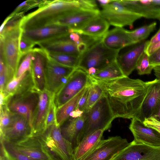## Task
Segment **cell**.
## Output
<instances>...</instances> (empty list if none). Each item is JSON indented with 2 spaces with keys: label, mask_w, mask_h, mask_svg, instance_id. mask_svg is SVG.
<instances>
[{
  "label": "cell",
  "mask_w": 160,
  "mask_h": 160,
  "mask_svg": "<svg viewBox=\"0 0 160 160\" xmlns=\"http://www.w3.org/2000/svg\"><path fill=\"white\" fill-rule=\"evenodd\" d=\"M89 77L91 82L98 84L102 89L115 118L129 119L136 117L157 79L144 81L125 76L103 80Z\"/></svg>",
  "instance_id": "1"
},
{
  "label": "cell",
  "mask_w": 160,
  "mask_h": 160,
  "mask_svg": "<svg viewBox=\"0 0 160 160\" xmlns=\"http://www.w3.org/2000/svg\"><path fill=\"white\" fill-rule=\"evenodd\" d=\"M97 8L95 0H46L37 10L22 16L20 27L22 30L42 27L77 10Z\"/></svg>",
  "instance_id": "2"
},
{
  "label": "cell",
  "mask_w": 160,
  "mask_h": 160,
  "mask_svg": "<svg viewBox=\"0 0 160 160\" xmlns=\"http://www.w3.org/2000/svg\"><path fill=\"white\" fill-rule=\"evenodd\" d=\"M22 18L16 16L11 19L0 33V50L3 52L6 65L15 74L22 58L19 48L22 31L20 26Z\"/></svg>",
  "instance_id": "3"
},
{
  "label": "cell",
  "mask_w": 160,
  "mask_h": 160,
  "mask_svg": "<svg viewBox=\"0 0 160 160\" xmlns=\"http://www.w3.org/2000/svg\"><path fill=\"white\" fill-rule=\"evenodd\" d=\"M52 160H73L72 144L62 135L60 127L53 124L42 134L36 135Z\"/></svg>",
  "instance_id": "4"
},
{
  "label": "cell",
  "mask_w": 160,
  "mask_h": 160,
  "mask_svg": "<svg viewBox=\"0 0 160 160\" xmlns=\"http://www.w3.org/2000/svg\"><path fill=\"white\" fill-rule=\"evenodd\" d=\"M119 51L107 47L102 39L81 55L78 68L86 72L92 68L98 71L115 61Z\"/></svg>",
  "instance_id": "5"
},
{
  "label": "cell",
  "mask_w": 160,
  "mask_h": 160,
  "mask_svg": "<svg viewBox=\"0 0 160 160\" xmlns=\"http://www.w3.org/2000/svg\"><path fill=\"white\" fill-rule=\"evenodd\" d=\"M115 118L108 99L103 94L87 113L82 138L96 131L109 129Z\"/></svg>",
  "instance_id": "6"
},
{
  "label": "cell",
  "mask_w": 160,
  "mask_h": 160,
  "mask_svg": "<svg viewBox=\"0 0 160 160\" xmlns=\"http://www.w3.org/2000/svg\"><path fill=\"white\" fill-rule=\"evenodd\" d=\"M39 93L40 92L34 88L22 94L7 97L4 104L12 113L25 117L32 127L39 102Z\"/></svg>",
  "instance_id": "7"
},
{
  "label": "cell",
  "mask_w": 160,
  "mask_h": 160,
  "mask_svg": "<svg viewBox=\"0 0 160 160\" xmlns=\"http://www.w3.org/2000/svg\"><path fill=\"white\" fill-rule=\"evenodd\" d=\"M100 15L110 25L116 27L128 26L133 28L134 22L143 18L141 14L132 11L125 6L120 0H112L108 4L102 7Z\"/></svg>",
  "instance_id": "8"
},
{
  "label": "cell",
  "mask_w": 160,
  "mask_h": 160,
  "mask_svg": "<svg viewBox=\"0 0 160 160\" xmlns=\"http://www.w3.org/2000/svg\"><path fill=\"white\" fill-rule=\"evenodd\" d=\"M90 82L89 76L85 71L78 68H76L67 82L54 94L56 108L73 98Z\"/></svg>",
  "instance_id": "9"
},
{
  "label": "cell",
  "mask_w": 160,
  "mask_h": 160,
  "mask_svg": "<svg viewBox=\"0 0 160 160\" xmlns=\"http://www.w3.org/2000/svg\"><path fill=\"white\" fill-rule=\"evenodd\" d=\"M130 144L126 139L120 136L109 137L101 140L95 148L81 160H111Z\"/></svg>",
  "instance_id": "10"
},
{
  "label": "cell",
  "mask_w": 160,
  "mask_h": 160,
  "mask_svg": "<svg viewBox=\"0 0 160 160\" xmlns=\"http://www.w3.org/2000/svg\"><path fill=\"white\" fill-rule=\"evenodd\" d=\"M75 69L60 64L48 56L45 69L46 89L56 94L67 82Z\"/></svg>",
  "instance_id": "11"
},
{
  "label": "cell",
  "mask_w": 160,
  "mask_h": 160,
  "mask_svg": "<svg viewBox=\"0 0 160 160\" xmlns=\"http://www.w3.org/2000/svg\"><path fill=\"white\" fill-rule=\"evenodd\" d=\"M111 160H160V146H152L132 141Z\"/></svg>",
  "instance_id": "12"
},
{
  "label": "cell",
  "mask_w": 160,
  "mask_h": 160,
  "mask_svg": "<svg viewBox=\"0 0 160 160\" xmlns=\"http://www.w3.org/2000/svg\"><path fill=\"white\" fill-rule=\"evenodd\" d=\"M33 136L32 127L22 116L13 114L9 126L0 134V137L12 144L21 142Z\"/></svg>",
  "instance_id": "13"
},
{
  "label": "cell",
  "mask_w": 160,
  "mask_h": 160,
  "mask_svg": "<svg viewBox=\"0 0 160 160\" xmlns=\"http://www.w3.org/2000/svg\"><path fill=\"white\" fill-rule=\"evenodd\" d=\"M100 14V11L98 8L79 9L65 15L47 26H64L71 28L79 29L89 21Z\"/></svg>",
  "instance_id": "14"
},
{
  "label": "cell",
  "mask_w": 160,
  "mask_h": 160,
  "mask_svg": "<svg viewBox=\"0 0 160 160\" xmlns=\"http://www.w3.org/2000/svg\"><path fill=\"white\" fill-rule=\"evenodd\" d=\"M87 113L77 117H69L59 127L62 135L72 144L74 150L82 139Z\"/></svg>",
  "instance_id": "15"
},
{
  "label": "cell",
  "mask_w": 160,
  "mask_h": 160,
  "mask_svg": "<svg viewBox=\"0 0 160 160\" xmlns=\"http://www.w3.org/2000/svg\"><path fill=\"white\" fill-rule=\"evenodd\" d=\"M68 34L55 37L37 44L47 53L67 54L80 57L81 54L78 47L69 39Z\"/></svg>",
  "instance_id": "16"
},
{
  "label": "cell",
  "mask_w": 160,
  "mask_h": 160,
  "mask_svg": "<svg viewBox=\"0 0 160 160\" xmlns=\"http://www.w3.org/2000/svg\"><path fill=\"white\" fill-rule=\"evenodd\" d=\"M129 129L133 135L134 142L152 146H160V134L154 129L146 126L137 118L131 119Z\"/></svg>",
  "instance_id": "17"
},
{
  "label": "cell",
  "mask_w": 160,
  "mask_h": 160,
  "mask_svg": "<svg viewBox=\"0 0 160 160\" xmlns=\"http://www.w3.org/2000/svg\"><path fill=\"white\" fill-rule=\"evenodd\" d=\"M148 41H143L124 52H119L116 61L125 76L136 69L139 60L145 52Z\"/></svg>",
  "instance_id": "18"
},
{
  "label": "cell",
  "mask_w": 160,
  "mask_h": 160,
  "mask_svg": "<svg viewBox=\"0 0 160 160\" xmlns=\"http://www.w3.org/2000/svg\"><path fill=\"white\" fill-rule=\"evenodd\" d=\"M31 73L36 89L40 92L46 89L45 69L48 56L40 48H34Z\"/></svg>",
  "instance_id": "19"
},
{
  "label": "cell",
  "mask_w": 160,
  "mask_h": 160,
  "mask_svg": "<svg viewBox=\"0 0 160 160\" xmlns=\"http://www.w3.org/2000/svg\"><path fill=\"white\" fill-rule=\"evenodd\" d=\"M54 95L46 89L40 92L39 102L32 126L33 135H39L44 132L47 114Z\"/></svg>",
  "instance_id": "20"
},
{
  "label": "cell",
  "mask_w": 160,
  "mask_h": 160,
  "mask_svg": "<svg viewBox=\"0 0 160 160\" xmlns=\"http://www.w3.org/2000/svg\"><path fill=\"white\" fill-rule=\"evenodd\" d=\"M66 26L51 25L38 28L22 30V35L37 44L55 37L66 34L71 31Z\"/></svg>",
  "instance_id": "21"
},
{
  "label": "cell",
  "mask_w": 160,
  "mask_h": 160,
  "mask_svg": "<svg viewBox=\"0 0 160 160\" xmlns=\"http://www.w3.org/2000/svg\"><path fill=\"white\" fill-rule=\"evenodd\" d=\"M102 41L107 47L116 50L137 44L131 38L128 30L120 27L108 31L103 37Z\"/></svg>",
  "instance_id": "22"
},
{
  "label": "cell",
  "mask_w": 160,
  "mask_h": 160,
  "mask_svg": "<svg viewBox=\"0 0 160 160\" xmlns=\"http://www.w3.org/2000/svg\"><path fill=\"white\" fill-rule=\"evenodd\" d=\"M13 145L21 153L32 159L52 160L44 151L37 136L33 135L21 142Z\"/></svg>",
  "instance_id": "23"
},
{
  "label": "cell",
  "mask_w": 160,
  "mask_h": 160,
  "mask_svg": "<svg viewBox=\"0 0 160 160\" xmlns=\"http://www.w3.org/2000/svg\"><path fill=\"white\" fill-rule=\"evenodd\" d=\"M156 79L151 87L140 110L134 118L142 122L145 118L153 116L160 102V80Z\"/></svg>",
  "instance_id": "24"
},
{
  "label": "cell",
  "mask_w": 160,
  "mask_h": 160,
  "mask_svg": "<svg viewBox=\"0 0 160 160\" xmlns=\"http://www.w3.org/2000/svg\"><path fill=\"white\" fill-rule=\"evenodd\" d=\"M34 88L31 71H27L18 77H14L6 85L2 92L5 100L9 96L22 94Z\"/></svg>",
  "instance_id": "25"
},
{
  "label": "cell",
  "mask_w": 160,
  "mask_h": 160,
  "mask_svg": "<svg viewBox=\"0 0 160 160\" xmlns=\"http://www.w3.org/2000/svg\"><path fill=\"white\" fill-rule=\"evenodd\" d=\"M104 131L98 130L84 137L74 150L73 160H81L90 153L102 140Z\"/></svg>",
  "instance_id": "26"
},
{
  "label": "cell",
  "mask_w": 160,
  "mask_h": 160,
  "mask_svg": "<svg viewBox=\"0 0 160 160\" xmlns=\"http://www.w3.org/2000/svg\"><path fill=\"white\" fill-rule=\"evenodd\" d=\"M149 3L144 5L140 3L138 0H120L125 7L134 12L142 15L143 18L156 19L160 22V6Z\"/></svg>",
  "instance_id": "27"
},
{
  "label": "cell",
  "mask_w": 160,
  "mask_h": 160,
  "mask_svg": "<svg viewBox=\"0 0 160 160\" xmlns=\"http://www.w3.org/2000/svg\"><path fill=\"white\" fill-rule=\"evenodd\" d=\"M110 25L105 19L99 15L78 30L82 33L88 35L103 38L108 31Z\"/></svg>",
  "instance_id": "28"
},
{
  "label": "cell",
  "mask_w": 160,
  "mask_h": 160,
  "mask_svg": "<svg viewBox=\"0 0 160 160\" xmlns=\"http://www.w3.org/2000/svg\"><path fill=\"white\" fill-rule=\"evenodd\" d=\"M86 87L64 104L56 108V125L57 126L60 127L69 118L71 113L75 109L78 102Z\"/></svg>",
  "instance_id": "29"
},
{
  "label": "cell",
  "mask_w": 160,
  "mask_h": 160,
  "mask_svg": "<svg viewBox=\"0 0 160 160\" xmlns=\"http://www.w3.org/2000/svg\"><path fill=\"white\" fill-rule=\"evenodd\" d=\"M89 76L95 79L103 80L114 79L125 76L116 60L97 71L93 75Z\"/></svg>",
  "instance_id": "30"
},
{
  "label": "cell",
  "mask_w": 160,
  "mask_h": 160,
  "mask_svg": "<svg viewBox=\"0 0 160 160\" xmlns=\"http://www.w3.org/2000/svg\"><path fill=\"white\" fill-rule=\"evenodd\" d=\"M1 147V152L7 160H36L22 153L13 144L2 138Z\"/></svg>",
  "instance_id": "31"
},
{
  "label": "cell",
  "mask_w": 160,
  "mask_h": 160,
  "mask_svg": "<svg viewBox=\"0 0 160 160\" xmlns=\"http://www.w3.org/2000/svg\"><path fill=\"white\" fill-rule=\"evenodd\" d=\"M47 53L49 58L60 64L75 68L78 67L79 57L64 53Z\"/></svg>",
  "instance_id": "32"
},
{
  "label": "cell",
  "mask_w": 160,
  "mask_h": 160,
  "mask_svg": "<svg viewBox=\"0 0 160 160\" xmlns=\"http://www.w3.org/2000/svg\"><path fill=\"white\" fill-rule=\"evenodd\" d=\"M157 23L153 22L148 25L137 28L132 31H128L131 38L137 43L145 40L150 33L156 28Z\"/></svg>",
  "instance_id": "33"
},
{
  "label": "cell",
  "mask_w": 160,
  "mask_h": 160,
  "mask_svg": "<svg viewBox=\"0 0 160 160\" xmlns=\"http://www.w3.org/2000/svg\"><path fill=\"white\" fill-rule=\"evenodd\" d=\"M103 94V92L101 88L98 84L90 81L89 95L84 112L87 113Z\"/></svg>",
  "instance_id": "34"
},
{
  "label": "cell",
  "mask_w": 160,
  "mask_h": 160,
  "mask_svg": "<svg viewBox=\"0 0 160 160\" xmlns=\"http://www.w3.org/2000/svg\"><path fill=\"white\" fill-rule=\"evenodd\" d=\"M154 67L150 63L149 56L144 52L137 63L136 69L140 75L149 74Z\"/></svg>",
  "instance_id": "35"
},
{
  "label": "cell",
  "mask_w": 160,
  "mask_h": 160,
  "mask_svg": "<svg viewBox=\"0 0 160 160\" xmlns=\"http://www.w3.org/2000/svg\"><path fill=\"white\" fill-rule=\"evenodd\" d=\"M33 50L23 57V58L20 62L15 77H18L26 72L31 71Z\"/></svg>",
  "instance_id": "36"
},
{
  "label": "cell",
  "mask_w": 160,
  "mask_h": 160,
  "mask_svg": "<svg viewBox=\"0 0 160 160\" xmlns=\"http://www.w3.org/2000/svg\"><path fill=\"white\" fill-rule=\"evenodd\" d=\"M45 1L28 0L24 1L19 4L10 14L13 17L16 15L21 14L28 9L34 7L41 5Z\"/></svg>",
  "instance_id": "37"
},
{
  "label": "cell",
  "mask_w": 160,
  "mask_h": 160,
  "mask_svg": "<svg viewBox=\"0 0 160 160\" xmlns=\"http://www.w3.org/2000/svg\"><path fill=\"white\" fill-rule=\"evenodd\" d=\"M0 134L9 126L11 121L12 114L7 108L5 104L0 106Z\"/></svg>",
  "instance_id": "38"
},
{
  "label": "cell",
  "mask_w": 160,
  "mask_h": 160,
  "mask_svg": "<svg viewBox=\"0 0 160 160\" xmlns=\"http://www.w3.org/2000/svg\"><path fill=\"white\" fill-rule=\"evenodd\" d=\"M36 44L35 43L23 37L21 33L19 40V48L22 57L32 51L34 49L33 47Z\"/></svg>",
  "instance_id": "39"
},
{
  "label": "cell",
  "mask_w": 160,
  "mask_h": 160,
  "mask_svg": "<svg viewBox=\"0 0 160 160\" xmlns=\"http://www.w3.org/2000/svg\"><path fill=\"white\" fill-rule=\"evenodd\" d=\"M56 108L54 97L51 102L47 114L45 123V130L51 125L56 124Z\"/></svg>",
  "instance_id": "40"
},
{
  "label": "cell",
  "mask_w": 160,
  "mask_h": 160,
  "mask_svg": "<svg viewBox=\"0 0 160 160\" xmlns=\"http://www.w3.org/2000/svg\"><path fill=\"white\" fill-rule=\"evenodd\" d=\"M143 122L146 126L154 129L160 134V120L155 117L146 118Z\"/></svg>",
  "instance_id": "41"
},
{
  "label": "cell",
  "mask_w": 160,
  "mask_h": 160,
  "mask_svg": "<svg viewBox=\"0 0 160 160\" xmlns=\"http://www.w3.org/2000/svg\"><path fill=\"white\" fill-rule=\"evenodd\" d=\"M90 84V82L84 92L79 99L75 110H78L84 112L89 95Z\"/></svg>",
  "instance_id": "42"
},
{
  "label": "cell",
  "mask_w": 160,
  "mask_h": 160,
  "mask_svg": "<svg viewBox=\"0 0 160 160\" xmlns=\"http://www.w3.org/2000/svg\"><path fill=\"white\" fill-rule=\"evenodd\" d=\"M149 59L150 64L154 68L160 65V48L149 56Z\"/></svg>",
  "instance_id": "43"
},
{
  "label": "cell",
  "mask_w": 160,
  "mask_h": 160,
  "mask_svg": "<svg viewBox=\"0 0 160 160\" xmlns=\"http://www.w3.org/2000/svg\"><path fill=\"white\" fill-rule=\"evenodd\" d=\"M160 41V28L155 35L152 37L150 40L148 41V43L146 48L153 44L157 43Z\"/></svg>",
  "instance_id": "44"
},
{
  "label": "cell",
  "mask_w": 160,
  "mask_h": 160,
  "mask_svg": "<svg viewBox=\"0 0 160 160\" xmlns=\"http://www.w3.org/2000/svg\"><path fill=\"white\" fill-rule=\"evenodd\" d=\"M160 48V41L146 49L145 52L149 56L158 49Z\"/></svg>",
  "instance_id": "45"
},
{
  "label": "cell",
  "mask_w": 160,
  "mask_h": 160,
  "mask_svg": "<svg viewBox=\"0 0 160 160\" xmlns=\"http://www.w3.org/2000/svg\"><path fill=\"white\" fill-rule=\"evenodd\" d=\"M153 70L156 78L160 80V65L154 67Z\"/></svg>",
  "instance_id": "46"
},
{
  "label": "cell",
  "mask_w": 160,
  "mask_h": 160,
  "mask_svg": "<svg viewBox=\"0 0 160 160\" xmlns=\"http://www.w3.org/2000/svg\"><path fill=\"white\" fill-rule=\"evenodd\" d=\"M13 18V17L12 16L10 15L5 19L3 22H2L0 27V33L2 32L5 26L7 24L8 22Z\"/></svg>",
  "instance_id": "47"
},
{
  "label": "cell",
  "mask_w": 160,
  "mask_h": 160,
  "mask_svg": "<svg viewBox=\"0 0 160 160\" xmlns=\"http://www.w3.org/2000/svg\"><path fill=\"white\" fill-rule=\"evenodd\" d=\"M97 2L102 7L105 6L110 3L112 0H98Z\"/></svg>",
  "instance_id": "48"
},
{
  "label": "cell",
  "mask_w": 160,
  "mask_h": 160,
  "mask_svg": "<svg viewBox=\"0 0 160 160\" xmlns=\"http://www.w3.org/2000/svg\"><path fill=\"white\" fill-rule=\"evenodd\" d=\"M152 116L155 117L160 120V102L159 103Z\"/></svg>",
  "instance_id": "49"
}]
</instances>
